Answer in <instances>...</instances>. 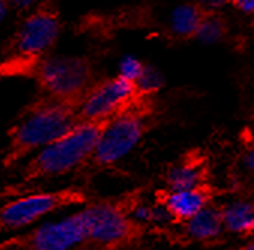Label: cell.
Listing matches in <instances>:
<instances>
[{
  "label": "cell",
  "instance_id": "15",
  "mask_svg": "<svg viewBox=\"0 0 254 250\" xmlns=\"http://www.w3.org/2000/svg\"><path fill=\"white\" fill-rule=\"evenodd\" d=\"M134 84L140 96L150 98V95L157 93L164 86V76L158 68L144 64L143 73Z\"/></svg>",
  "mask_w": 254,
  "mask_h": 250
},
{
  "label": "cell",
  "instance_id": "10",
  "mask_svg": "<svg viewBox=\"0 0 254 250\" xmlns=\"http://www.w3.org/2000/svg\"><path fill=\"white\" fill-rule=\"evenodd\" d=\"M158 201L167 208L173 222L185 223L198 211L209 205L211 196L205 185L188 190H166L161 191Z\"/></svg>",
  "mask_w": 254,
  "mask_h": 250
},
{
  "label": "cell",
  "instance_id": "2",
  "mask_svg": "<svg viewBox=\"0 0 254 250\" xmlns=\"http://www.w3.org/2000/svg\"><path fill=\"white\" fill-rule=\"evenodd\" d=\"M106 124L77 122L69 131L27 160L21 169V179L35 182L59 178L87 166Z\"/></svg>",
  "mask_w": 254,
  "mask_h": 250
},
{
  "label": "cell",
  "instance_id": "16",
  "mask_svg": "<svg viewBox=\"0 0 254 250\" xmlns=\"http://www.w3.org/2000/svg\"><path fill=\"white\" fill-rule=\"evenodd\" d=\"M224 23L221 21V18L215 17V15H206L203 17L197 30H195V39L200 41L205 45H211L218 42L223 35H224Z\"/></svg>",
  "mask_w": 254,
  "mask_h": 250
},
{
  "label": "cell",
  "instance_id": "13",
  "mask_svg": "<svg viewBox=\"0 0 254 250\" xmlns=\"http://www.w3.org/2000/svg\"><path fill=\"white\" fill-rule=\"evenodd\" d=\"M205 169L197 160L187 159L173 165L166 173L167 190H188L203 185Z\"/></svg>",
  "mask_w": 254,
  "mask_h": 250
},
{
  "label": "cell",
  "instance_id": "20",
  "mask_svg": "<svg viewBox=\"0 0 254 250\" xmlns=\"http://www.w3.org/2000/svg\"><path fill=\"white\" fill-rule=\"evenodd\" d=\"M39 0H6V3L9 8H14V9H30L33 8Z\"/></svg>",
  "mask_w": 254,
  "mask_h": 250
},
{
  "label": "cell",
  "instance_id": "18",
  "mask_svg": "<svg viewBox=\"0 0 254 250\" xmlns=\"http://www.w3.org/2000/svg\"><path fill=\"white\" fill-rule=\"evenodd\" d=\"M229 0H197V8L203 12H208L209 15H212L214 12L220 11L223 6L227 5Z\"/></svg>",
  "mask_w": 254,
  "mask_h": 250
},
{
  "label": "cell",
  "instance_id": "11",
  "mask_svg": "<svg viewBox=\"0 0 254 250\" xmlns=\"http://www.w3.org/2000/svg\"><path fill=\"white\" fill-rule=\"evenodd\" d=\"M185 235L197 243L215 241L224 232L220 208L211 204L184 223Z\"/></svg>",
  "mask_w": 254,
  "mask_h": 250
},
{
  "label": "cell",
  "instance_id": "17",
  "mask_svg": "<svg viewBox=\"0 0 254 250\" xmlns=\"http://www.w3.org/2000/svg\"><path fill=\"white\" fill-rule=\"evenodd\" d=\"M143 68H144V64L138 58L125 56L119 62V74H118V77H121V79H124L127 82L135 83L138 80V77L141 76Z\"/></svg>",
  "mask_w": 254,
  "mask_h": 250
},
{
  "label": "cell",
  "instance_id": "7",
  "mask_svg": "<svg viewBox=\"0 0 254 250\" xmlns=\"http://www.w3.org/2000/svg\"><path fill=\"white\" fill-rule=\"evenodd\" d=\"M86 243L81 211L45 222L17 237L0 240V250H71Z\"/></svg>",
  "mask_w": 254,
  "mask_h": 250
},
{
  "label": "cell",
  "instance_id": "5",
  "mask_svg": "<svg viewBox=\"0 0 254 250\" xmlns=\"http://www.w3.org/2000/svg\"><path fill=\"white\" fill-rule=\"evenodd\" d=\"M86 228V243L101 250H127L137 246L146 232L125 213L119 199L93 202L80 210Z\"/></svg>",
  "mask_w": 254,
  "mask_h": 250
},
{
  "label": "cell",
  "instance_id": "14",
  "mask_svg": "<svg viewBox=\"0 0 254 250\" xmlns=\"http://www.w3.org/2000/svg\"><path fill=\"white\" fill-rule=\"evenodd\" d=\"M201 18H203V14L197 8V5H191V3L179 5L170 14V18H169L170 32L179 38L194 36Z\"/></svg>",
  "mask_w": 254,
  "mask_h": 250
},
{
  "label": "cell",
  "instance_id": "4",
  "mask_svg": "<svg viewBox=\"0 0 254 250\" xmlns=\"http://www.w3.org/2000/svg\"><path fill=\"white\" fill-rule=\"evenodd\" d=\"M154 106L150 98L138 96L129 107L107 121L89 165L103 169L119 163L143 140L150 130Z\"/></svg>",
  "mask_w": 254,
  "mask_h": 250
},
{
  "label": "cell",
  "instance_id": "21",
  "mask_svg": "<svg viewBox=\"0 0 254 250\" xmlns=\"http://www.w3.org/2000/svg\"><path fill=\"white\" fill-rule=\"evenodd\" d=\"M242 163H244V166H245L247 170H250V172L254 173V146L251 149H248V151L244 154Z\"/></svg>",
  "mask_w": 254,
  "mask_h": 250
},
{
  "label": "cell",
  "instance_id": "12",
  "mask_svg": "<svg viewBox=\"0 0 254 250\" xmlns=\"http://www.w3.org/2000/svg\"><path fill=\"white\" fill-rule=\"evenodd\" d=\"M223 228L230 234L254 232V202L248 199H235L220 208Z\"/></svg>",
  "mask_w": 254,
  "mask_h": 250
},
{
  "label": "cell",
  "instance_id": "22",
  "mask_svg": "<svg viewBox=\"0 0 254 250\" xmlns=\"http://www.w3.org/2000/svg\"><path fill=\"white\" fill-rule=\"evenodd\" d=\"M9 6L6 3V0H0V26L3 24V21L6 20L8 14H9Z\"/></svg>",
  "mask_w": 254,
  "mask_h": 250
},
{
  "label": "cell",
  "instance_id": "6",
  "mask_svg": "<svg viewBox=\"0 0 254 250\" xmlns=\"http://www.w3.org/2000/svg\"><path fill=\"white\" fill-rule=\"evenodd\" d=\"M87 194L75 187L53 191H36L14 197L0 207V232L30 228L41 219L56 211L83 205Z\"/></svg>",
  "mask_w": 254,
  "mask_h": 250
},
{
  "label": "cell",
  "instance_id": "9",
  "mask_svg": "<svg viewBox=\"0 0 254 250\" xmlns=\"http://www.w3.org/2000/svg\"><path fill=\"white\" fill-rule=\"evenodd\" d=\"M61 35V21L48 9H38L29 14L18 26L11 42L12 62L36 61L55 47Z\"/></svg>",
  "mask_w": 254,
  "mask_h": 250
},
{
  "label": "cell",
  "instance_id": "1",
  "mask_svg": "<svg viewBox=\"0 0 254 250\" xmlns=\"http://www.w3.org/2000/svg\"><path fill=\"white\" fill-rule=\"evenodd\" d=\"M78 122L77 106L41 96L30 103L9 127L8 145L2 159L9 169L35 156L42 148L55 142Z\"/></svg>",
  "mask_w": 254,
  "mask_h": 250
},
{
  "label": "cell",
  "instance_id": "24",
  "mask_svg": "<svg viewBox=\"0 0 254 250\" xmlns=\"http://www.w3.org/2000/svg\"><path fill=\"white\" fill-rule=\"evenodd\" d=\"M86 250H101V249H96V247H90V246H89V247H87Z\"/></svg>",
  "mask_w": 254,
  "mask_h": 250
},
{
  "label": "cell",
  "instance_id": "19",
  "mask_svg": "<svg viewBox=\"0 0 254 250\" xmlns=\"http://www.w3.org/2000/svg\"><path fill=\"white\" fill-rule=\"evenodd\" d=\"M235 5L236 9H239L244 14L254 15V0H229Z\"/></svg>",
  "mask_w": 254,
  "mask_h": 250
},
{
  "label": "cell",
  "instance_id": "23",
  "mask_svg": "<svg viewBox=\"0 0 254 250\" xmlns=\"http://www.w3.org/2000/svg\"><path fill=\"white\" fill-rule=\"evenodd\" d=\"M241 250H254V240H251V241H248Z\"/></svg>",
  "mask_w": 254,
  "mask_h": 250
},
{
  "label": "cell",
  "instance_id": "3",
  "mask_svg": "<svg viewBox=\"0 0 254 250\" xmlns=\"http://www.w3.org/2000/svg\"><path fill=\"white\" fill-rule=\"evenodd\" d=\"M17 73L26 71L36 80L44 96L58 101L78 104L95 83L89 59L81 56H42L30 62H11Z\"/></svg>",
  "mask_w": 254,
  "mask_h": 250
},
{
  "label": "cell",
  "instance_id": "8",
  "mask_svg": "<svg viewBox=\"0 0 254 250\" xmlns=\"http://www.w3.org/2000/svg\"><path fill=\"white\" fill-rule=\"evenodd\" d=\"M138 96L135 84L121 77L95 82L78 104V122H107L129 107Z\"/></svg>",
  "mask_w": 254,
  "mask_h": 250
}]
</instances>
